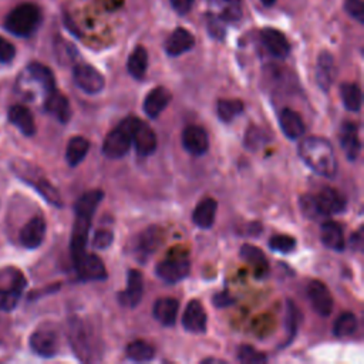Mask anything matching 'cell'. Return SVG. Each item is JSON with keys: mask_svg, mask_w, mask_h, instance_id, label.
Returning a JSON list of instances; mask_svg holds the SVG:
<instances>
[{"mask_svg": "<svg viewBox=\"0 0 364 364\" xmlns=\"http://www.w3.org/2000/svg\"><path fill=\"white\" fill-rule=\"evenodd\" d=\"M103 198H104V192L100 190H94L83 194L76 202L74 207L76 221L73 226L72 245H70L73 259L85 252L91 221H93L96 210L99 208Z\"/></svg>", "mask_w": 364, "mask_h": 364, "instance_id": "1", "label": "cell"}, {"mask_svg": "<svg viewBox=\"0 0 364 364\" xmlns=\"http://www.w3.org/2000/svg\"><path fill=\"white\" fill-rule=\"evenodd\" d=\"M302 161L317 175L333 178L337 172V158L332 144L322 136H307L299 144Z\"/></svg>", "mask_w": 364, "mask_h": 364, "instance_id": "2", "label": "cell"}, {"mask_svg": "<svg viewBox=\"0 0 364 364\" xmlns=\"http://www.w3.org/2000/svg\"><path fill=\"white\" fill-rule=\"evenodd\" d=\"M301 207L306 218L316 219L340 214L346 210V199L337 190L326 187L317 195H305Z\"/></svg>", "mask_w": 364, "mask_h": 364, "instance_id": "3", "label": "cell"}, {"mask_svg": "<svg viewBox=\"0 0 364 364\" xmlns=\"http://www.w3.org/2000/svg\"><path fill=\"white\" fill-rule=\"evenodd\" d=\"M41 23V12L33 3H23L16 6L6 17L5 28L14 36L29 37Z\"/></svg>", "mask_w": 364, "mask_h": 364, "instance_id": "4", "label": "cell"}, {"mask_svg": "<svg viewBox=\"0 0 364 364\" xmlns=\"http://www.w3.org/2000/svg\"><path fill=\"white\" fill-rule=\"evenodd\" d=\"M136 117H128L114 128L103 143V154L110 159L123 158L131 148L132 144V130Z\"/></svg>", "mask_w": 364, "mask_h": 364, "instance_id": "5", "label": "cell"}, {"mask_svg": "<svg viewBox=\"0 0 364 364\" xmlns=\"http://www.w3.org/2000/svg\"><path fill=\"white\" fill-rule=\"evenodd\" d=\"M70 340L79 358H81L83 361L93 360V354L96 350L93 332L90 330L85 323L79 321V318H74L70 323Z\"/></svg>", "mask_w": 364, "mask_h": 364, "instance_id": "6", "label": "cell"}, {"mask_svg": "<svg viewBox=\"0 0 364 364\" xmlns=\"http://www.w3.org/2000/svg\"><path fill=\"white\" fill-rule=\"evenodd\" d=\"M76 85L85 94H99L105 85L103 74L90 64H77L73 70Z\"/></svg>", "mask_w": 364, "mask_h": 364, "instance_id": "7", "label": "cell"}, {"mask_svg": "<svg viewBox=\"0 0 364 364\" xmlns=\"http://www.w3.org/2000/svg\"><path fill=\"white\" fill-rule=\"evenodd\" d=\"M74 261V267L81 281H104L107 279V270L103 261L94 254H81Z\"/></svg>", "mask_w": 364, "mask_h": 364, "instance_id": "8", "label": "cell"}, {"mask_svg": "<svg viewBox=\"0 0 364 364\" xmlns=\"http://www.w3.org/2000/svg\"><path fill=\"white\" fill-rule=\"evenodd\" d=\"M32 350L46 358L54 357L59 352V336L52 329H37L30 336Z\"/></svg>", "mask_w": 364, "mask_h": 364, "instance_id": "9", "label": "cell"}, {"mask_svg": "<svg viewBox=\"0 0 364 364\" xmlns=\"http://www.w3.org/2000/svg\"><path fill=\"white\" fill-rule=\"evenodd\" d=\"M132 144L135 151L141 156H148L155 152L158 141L154 130L140 119H136L132 130Z\"/></svg>", "mask_w": 364, "mask_h": 364, "instance_id": "10", "label": "cell"}, {"mask_svg": "<svg viewBox=\"0 0 364 364\" xmlns=\"http://www.w3.org/2000/svg\"><path fill=\"white\" fill-rule=\"evenodd\" d=\"M307 298L317 314L329 317L333 312V298L323 282L312 281L307 286Z\"/></svg>", "mask_w": 364, "mask_h": 364, "instance_id": "11", "label": "cell"}, {"mask_svg": "<svg viewBox=\"0 0 364 364\" xmlns=\"http://www.w3.org/2000/svg\"><path fill=\"white\" fill-rule=\"evenodd\" d=\"M182 145H184L185 151L192 155L199 156L207 154L210 148V139L207 131L198 125H188L184 132H182Z\"/></svg>", "mask_w": 364, "mask_h": 364, "instance_id": "12", "label": "cell"}, {"mask_svg": "<svg viewBox=\"0 0 364 364\" xmlns=\"http://www.w3.org/2000/svg\"><path fill=\"white\" fill-rule=\"evenodd\" d=\"M191 265L188 261H164L158 263L155 267V273L159 279H163L167 283H178L182 279H185L190 275Z\"/></svg>", "mask_w": 364, "mask_h": 364, "instance_id": "13", "label": "cell"}, {"mask_svg": "<svg viewBox=\"0 0 364 364\" xmlns=\"http://www.w3.org/2000/svg\"><path fill=\"white\" fill-rule=\"evenodd\" d=\"M207 313H205L201 302L191 301L182 314V326L190 333L201 334L207 332Z\"/></svg>", "mask_w": 364, "mask_h": 364, "instance_id": "14", "label": "cell"}, {"mask_svg": "<svg viewBox=\"0 0 364 364\" xmlns=\"http://www.w3.org/2000/svg\"><path fill=\"white\" fill-rule=\"evenodd\" d=\"M144 293V279L141 272L130 270L127 278V289L120 293V303L124 307H135L143 299Z\"/></svg>", "mask_w": 364, "mask_h": 364, "instance_id": "15", "label": "cell"}, {"mask_svg": "<svg viewBox=\"0 0 364 364\" xmlns=\"http://www.w3.org/2000/svg\"><path fill=\"white\" fill-rule=\"evenodd\" d=\"M261 39L262 43L265 44V48L273 57L285 59L289 56L290 44L282 32L272 28H266L261 32Z\"/></svg>", "mask_w": 364, "mask_h": 364, "instance_id": "16", "label": "cell"}, {"mask_svg": "<svg viewBox=\"0 0 364 364\" xmlns=\"http://www.w3.org/2000/svg\"><path fill=\"white\" fill-rule=\"evenodd\" d=\"M46 235V221L41 216L32 218L20 231V242L28 249L39 247Z\"/></svg>", "mask_w": 364, "mask_h": 364, "instance_id": "17", "label": "cell"}, {"mask_svg": "<svg viewBox=\"0 0 364 364\" xmlns=\"http://www.w3.org/2000/svg\"><path fill=\"white\" fill-rule=\"evenodd\" d=\"M195 46V39L191 32L184 28L175 29L165 41V52L171 57H178L190 52Z\"/></svg>", "mask_w": 364, "mask_h": 364, "instance_id": "18", "label": "cell"}, {"mask_svg": "<svg viewBox=\"0 0 364 364\" xmlns=\"http://www.w3.org/2000/svg\"><path fill=\"white\" fill-rule=\"evenodd\" d=\"M337 74V68H336V63L334 59L330 53L327 52H322L317 57V68H316V79H317V84L321 87L325 93L329 91V88L332 87L334 79Z\"/></svg>", "mask_w": 364, "mask_h": 364, "instance_id": "19", "label": "cell"}, {"mask_svg": "<svg viewBox=\"0 0 364 364\" xmlns=\"http://www.w3.org/2000/svg\"><path fill=\"white\" fill-rule=\"evenodd\" d=\"M340 145L350 161H356L361 152V143L358 139L357 125L354 123H345L340 128Z\"/></svg>", "mask_w": 364, "mask_h": 364, "instance_id": "20", "label": "cell"}, {"mask_svg": "<svg viewBox=\"0 0 364 364\" xmlns=\"http://www.w3.org/2000/svg\"><path fill=\"white\" fill-rule=\"evenodd\" d=\"M171 93L165 87H155L144 100V112L150 119L159 117L168 104L171 103Z\"/></svg>", "mask_w": 364, "mask_h": 364, "instance_id": "21", "label": "cell"}, {"mask_svg": "<svg viewBox=\"0 0 364 364\" xmlns=\"http://www.w3.org/2000/svg\"><path fill=\"white\" fill-rule=\"evenodd\" d=\"M279 125L289 140H299L305 134V123L298 112L283 108L279 114Z\"/></svg>", "mask_w": 364, "mask_h": 364, "instance_id": "22", "label": "cell"}, {"mask_svg": "<svg viewBox=\"0 0 364 364\" xmlns=\"http://www.w3.org/2000/svg\"><path fill=\"white\" fill-rule=\"evenodd\" d=\"M163 230H159L158 226H150L136 238V250H139L140 255H143V258H150L159 247V245L163 243Z\"/></svg>", "mask_w": 364, "mask_h": 364, "instance_id": "23", "label": "cell"}, {"mask_svg": "<svg viewBox=\"0 0 364 364\" xmlns=\"http://www.w3.org/2000/svg\"><path fill=\"white\" fill-rule=\"evenodd\" d=\"M218 211V202L214 198H205L198 205L192 212V222L202 228V230H210L215 223Z\"/></svg>", "mask_w": 364, "mask_h": 364, "instance_id": "24", "label": "cell"}, {"mask_svg": "<svg viewBox=\"0 0 364 364\" xmlns=\"http://www.w3.org/2000/svg\"><path fill=\"white\" fill-rule=\"evenodd\" d=\"M9 120L26 136H33L36 134V123L32 111L28 107L19 104L10 107Z\"/></svg>", "mask_w": 364, "mask_h": 364, "instance_id": "25", "label": "cell"}, {"mask_svg": "<svg viewBox=\"0 0 364 364\" xmlns=\"http://www.w3.org/2000/svg\"><path fill=\"white\" fill-rule=\"evenodd\" d=\"M44 107H46V111L53 114V116L63 124L67 121H70V119H72L70 103H68L65 96H63L56 90L48 96V99H46Z\"/></svg>", "mask_w": 364, "mask_h": 364, "instance_id": "26", "label": "cell"}, {"mask_svg": "<svg viewBox=\"0 0 364 364\" xmlns=\"http://www.w3.org/2000/svg\"><path fill=\"white\" fill-rule=\"evenodd\" d=\"M178 310L179 302L172 298H161L154 303V317L167 327L175 325Z\"/></svg>", "mask_w": 364, "mask_h": 364, "instance_id": "27", "label": "cell"}, {"mask_svg": "<svg viewBox=\"0 0 364 364\" xmlns=\"http://www.w3.org/2000/svg\"><path fill=\"white\" fill-rule=\"evenodd\" d=\"M241 256L242 259L254 269L258 276H265L269 272V263L262 250L254 245L245 243L241 247Z\"/></svg>", "mask_w": 364, "mask_h": 364, "instance_id": "28", "label": "cell"}, {"mask_svg": "<svg viewBox=\"0 0 364 364\" xmlns=\"http://www.w3.org/2000/svg\"><path fill=\"white\" fill-rule=\"evenodd\" d=\"M321 238L326 247L336 250V252H341L345 249L343 230H341V226L337 222H325L321 230Z\"/></svg>", "mask_w": 364, "mask_h": 364, "instance_id": "29", "label": "cell"}, {"mask_svg": "<svg viewBox=\"0 0 364 364\" xmlns=\"http://www.w3.org/2000/svg\"><path fill=\"white\" fill-rule=\"evenodd\" d=\"M28 73L30 74V77L34 81H37L41 85V88L44 90V93L48 96L56 90L54 76H53V73L49 67H46L44 64H40V63H32L28 67Z\"/></svg>", "mask_w": 364, "mask_h": 364, "instance_id": "30", "label": "cell"}, {"mask_svg": "<svg viewBox=\"0 0 364 364\" xmlns=\"http://www.w3.org/2000/svg\"><path fill=\"white\" fill-rule=\"evenodd\" d=\"M90 150V141L84 136H73V139L68 141L67 150H65V159L70 167H77L85 155L88 154Z\"/></svg>", "mask_w": 364, "mask_h": 364, "instance_id": "31", "label": "cell"}, {"mask_svg": "<svg viewBox=\"0 0 364 364\" xmlns=\"http://www.w3.org/2000/svg\"><path fill=\"white\" fill-rule=\"evenodd\" d=\"M147 65H148V53H147V50L143 48V46H136V48L132 50V53L128 57V63H127L128 73L134 79L141 80L145 76Z\"/></svg>", "mask_w": 364, "mask_h": 364, "instance_id": "32", "label": "cell"}, {"mask_svg": "<svg viewBox=\"0 0 364 364\" xmlns=\"http://www.w3.org/2000/svg\"><path fill=\"white\" fill-rule=\"evenodd\" d=\"M25 279H23L20 275H17L12 289H0V310L3 312H10L16 307L19 299H20V294L21 290L25 289Z\"/></svg>", "mask_w": 364, "mask_h": 364, "instance_id": "33", "label": "cell"}, {"mask_svg": "<svg viewBox=\"0 0 364 364\" xmlns=\"http://www.w3.org/2000/svg\"><path fill=\"white\" fill-rule=\"evenodd\" d=\"M340 96L341 100H343V104L346 110L352 112H357L361 108L363 103V96H361V90L357 84L354 83H343L340 85Z\"/></svg>", "mask_w": 364, "mask_h": 364, "instance_id": "34", "label": "cell"}, {"mask_svg": "<svg viewBox=\"0 0 364 364\" xmlns=\"http://www.w3.org/2000/svg\"><path fill=\"white\" fill-rule=\"evenodd\" d=\"M125 354L130 360L136 363H145L154 358V347L144 340H134L125 347Z\"/></svg>", "mask_w": 364, "mask_h": 364, "instance_id": "35", "label": "cell"}, {"mask_svg": "<svg viewBox=\"0 0 364 364\" xmlns=\"http://www.w3.org/2000/svg\"><path fill=\"white\" fill-rule=\"evenodd\" d=\"M216 111L221 121L231 123L242 114L243 103L241 100H219Z\"/></svg>", "mask_w": 364, "mask_h": 364, "instance_id": "36", "label": "cell"}, {"mask_svg": "<svg viewBox=\"0 0 364 364\" xmlns=\"http://www.w3.org/2000/svg\"><path fill=\"white\" fill-rule=\"evenodd\" d=\"M356 330H357V318L350 312L341 313L337 317V321H336L334 327H333V333L337 337H349V336L354 334Z\"/></svg>", "mask_w": 364, "mask_h": 364, "instance_id": "37", "label": "cell"}, {"mask_svg": "<svg viewBox=\"0 0 364 364\" xmlns=\"http://www.w3.org/2000/svg\"><path fill=\"white\" fill-rule=\"evenodd\" d=\"M286 303H287V309H286L285 326L287 330V341L290 343L293 337L298 334V329H299V325L302 322V313L298 309V306H296L292 301H287Z\"/></svg>", "mask_w": 364, "mask_h": 364, "instance_id": "38", "label": "cell"}, {"mask_svg": "<svg viewBox=\"0 0 364 364\" xmlns=\"http://www.w3.org/2000/svg\"><path fill=\"white\" fill-rule=\"evenodd\" d=\"M270 135L259 127H249L246 136H245V144L247 150H258L263 147L266 143H269Z\"/></svg>", "mask_w": 364, "mask_h": 364, "instance_id": "39", "label": "cell"}, {"mask_svg": "<svg viewBox=\"0 0 364 364\" xmlns=\"http://www.w3.org/2000/svg\"><path fill=\"white\" fill-rule=\"evenodd\" d=\"M269 247L279 254H290L296 247V239L289 235H275L270 238Z\"/></svg>", "mask_w": 364, "mask_h": 364, "instance_id": "40", "label": "cell"}, {"mask_svg": "<svg viewBox=\"0 0 364 364\" xmlns=\"http://www.w3.org/2000/svg\"><path fill=\"white\" fill-rule=\"evenodd\" d=\"M238 358L241 363H246V364H254V363H265L267 361V357L265 356V353L258 352L256 349H254L252 346H241L238 349Z\"/></svg>", "mask_w": 364, "mask_h": 364, "instance_id": "41", "label": "cell"}, {"mask_svg": "<svg viewBox=\"0 0 364 364\" xmlns=\"http://www.w3.org/2000/svg\"><path fill=\"white\" fill-rule=\"evenodd\" d=\"M346 12L360 23H364V2L363 0H345Z\"/></svg>", "mask_w": 364, "mask_h": 364, "instance_id": "42", "label": "cell"}, {"mask_svg": "<svg viewBox=\"0 0 364 364\" xmlns=\"http://www.w3.org/2000/svg\"><path fill=\"white\" fill-rule=\"evenodd\" d=\"M16 56V48L14 46L3 39L0 37V63H10Z\"/></svg>", "mask_w": 364, "mask_h": 364, "instance_id": "43", "label": "cell"}, {"mask_svg": "<svg viewBox=\"0 0 364 364\" xmlns=\"http://www.w3.org/2000/svg\"><path fill=\"white\" fill-rule=\"evenodd\" d=\"M114 241V235L110 230H100L93 238V245L96 249H107Z\"/></svg>", "mask_w": 364, "mask_h": 364, "instance_id": "44", "label": "cell"}, {"mask_svg": "<svg viewBox=\"0 0 364 364\" xmlns=\"http://www.w3.org/2000/svg\"><path fill=\"white\" fill-rule=\"evenodd\" d=\"M212 303L219 307V309H223V307H228L235 303V299L232 298V294L230 292H222V293H218L214 296L212 299Z\"/></svg>", "mask_w": 364, "mask_h": 364, "instance_id": "45", "label": "cell"}, {"mask_svg": "<svg viewBox=\"0 0 364 364\" xmlns=\"http://www.w3.org/2000/svg\"><path fill=\"white\" fill-rule=\"evenodd\" d=\"M170 2L178 14H187L192 9L195 0H170Z\"/></svg>", "mask_w": 364, "mask_h": 364, "instance_id": "46", "label": "cell"}, {"mask_svg": "<svg viewBox=\"0 0 364 364\" xmlns=\"http://www.w3.org/2000/svg\"><path fill=\"white\" fill-rule=\"evenodd\" d=\"M361 234H363V231L360 230L357 234H354V235L352 236V246H353V247H354L356 243H358V245H357L358 249L361 247V242H363V236H361Z\"/></svg>", "mask_w": 364, "mask_h": 364, "instance_id": "47", "label": "cell"}, {"mask_svg": "<svg viewBox=\"0 0 364 364\" xmlns=\"http://www.w3.org/2000/svg\"><path fill=\"white\" fill-rule=\"evenodd\" d=\"M261 2L265 5V6H273L276 3V0H261Z\"/></svg>", "mask_w": 364, "mask_h": 364, "instance_id": "48", "label": "cell"}]
</instances>
